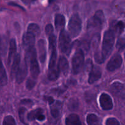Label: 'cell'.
<instances>
[{
	"mask_svg": "<svg viewBox=\"0 0 125 125\" xmlns=\"http://www.w3.org/2000/svg\"><path fill=\"white\" fill-rule=\"evenodd\" d=\"M115 34L111 29L106 31L104 34L101 54L104 60L111 54L115 42Z\"/></svg>",
	"mask_w": 125,
	"mask_h": 125,
	"instance_id": "cell-1",
	"label": "cell"
},
{
	"mask_svg": "<svg viewBox=\"0 0 125 125\" xmlns=\"http://www.w3.org/2000/svg\"><path fill=\"white\" fill-rule=\"evenodd\" d=\"M105 20L104 15L103 12L101 10L96 11L94 16L92 17L87 24V29L89 31L100 30L103 26Z\"/></svg>",
	"mask_w": 125,
	"mask_h": 125,
	"instance_id": "cell-2",
	"label": "cell"
},
{
	"mask_svg": "<svg viewBox=\"0 0 125 125\" xmlns=\"http://www.w3.org/2000/svg\"><path fill=\"white\" fill-rule=\"evenodd\" d=\"M72 63L73 74H78L81 72L84 64V54L81 48H78L76 51L72 59Z\"/></svg>",
	"mask_w": 125,
	"mask_h": 125,
	"instance_id": "cell-3",
	"label": "cell"
},
{
	"mask_svg": "<svg viewBox=\"0 0 125 125\" xmlns=\"http://www.w3.org/2000/svg\"><path fill=\"white\" fill-rule=\"evenodd\" d=\"M72 42L69 34L66 31H61L59 39V47L62 52L69 55L72 50Z\"/></svg>",
	"mask_w": 125,
	"mask_h": 125,
	"instance_id": "cell-4",
	"label": "cell"
},
{
	"mask_svg": "<svg viewBox=\"0 0 125 125\" xmlns=\"http://www.w3.org/2000/svg\"><path fill=\"white\" fill-rule=\"evenodd\" d=\"M82 21L78 13L73 15L68 23V31L71 36L73 38L78 37L81 31Z\"/></svg>",
	"mask_w": 125,
	"mask_h": 125,
	"instance_id": "cell-5",
	"label": "cell"
},
{
	"mask_svg": "<svg viewBox=\"0 0 125 125\" xmlns=\"http://www.w3.org/2000/svg\"><path fill=\"white\" fill-rule=\"evenodd\" d=\"M122 64V58L118 54L114 55L106 66V69L109 72H114L116 70L118 69Z\"/></svg>",
	"mask_w": 125,
	"mask_h": 125,
	"instance_id": "cell-6",
	"label": "cell"
},
{
	"mask_svg": "<svg viewBox=\"0 0 125 125\" xmlns=\"http://www.w3.org/2000/svg\"><path fill=\"white\" fill-rule=\"evenodd\" d=\"M111 90L112 94L116 97L125 98V86L120 82H115L111 85Z\"/></svg>",
	"mask_w": 125,
	"mask_h": 125,
	"instance_id": "cell-7",
	"label": "cell"
},
{
	"mask_svg": "<svg viewBox=\"0 0 125 125\" xmlns=\"http://www.w3.org/2000/svg\"><path fill=\"white\" fill-rule=\"evenodd\" d=\"M35 36L30 32H26L23 35L22 39V44L23 46L26 51L34 47V43H35Z\"/></svg>",
	"mask_w": 125,
	"mask_h": 125,
	"instance_id": "cell-8",
	"label": "cell"
},
{
	"mask_svg": "<svg viewBox=\"0 0 125 125\" xmlns=\"http://www.w3.org/2000/svg\"><path fill=\"white\" fill-rule=\"evenodd\" d=\"M100 103L102 109L105 111L112 109L113 107V103L111 96L107 94H102L100 97Z\"/></svg>",
	"mask_w": 125,
	"mask_h": 125,
	"instance_id": "cell-9",
	"label": "cell"
},
{
	"mask_svg": "<svg viewBox=\"0 0 125 125\" xmlns=\"http://www.w3.org/2000/svg\"><path fill=\"white\" fill-rule=\"evenodd\" d=\"M27 74H28V63L24 62V63L20 65L16 75V81L17 83L18 84L21 83L26 77Z\"/></svg>",
	"mask_w": 125,
	"mask_h": 125,
	"instance_id": "cell-10",
	"label": "cell"
},
{
	"mask_svg": "<svg viewBox=\"0 0 125 125\" xmlns=\"http://www.w3.org/2000/svg\"><path fill=\"white\" fill-rule=\"evenodd\" d=\"M101 75H102V72L98 67L95 66L92 67L89 73V78L88 80L89 83L90 84H94L101 78Z\"/></svg>",
	"mask_w": 125,
	"mask_h": 125,
	"instance_id": "cell-11",
	"label": "cell"
},
{
	"mask_svg": "<svg viewBox=\"0 0 125 125\" xmlns=\"http://www.w3.org/2000/svg\"><path fill=\"white\" fill-rule=\"evenodd\" d=\"M30 72L31 77L34 79H37L40 73L39 63L37 61V56H35L31 59L30 62Z\"/></svg>",
	"mask_w": 125,
	"mask_h": 125,
	"instance_id": "cell-12",
	"label": "cell"
},
{
	"mask_svg": "<svg viewBox=\"0 0 125 125\" xmlns=\"http://www.w3.org/2000/svg\"><path fill=\"white\" fill-rule=\"evenodd\" d=\"M43 110L41 108L29 112L27 116V118L29 121H33L34 120H37L39 121H43L45 117L43 114Z\"/></svg>",
	"mask_w": 125,
	"mask_h": 125,
	"instance_id": "cell-13",
	"label": "cell"
},
{
	"mask_svg": "<svg viewBox=\"0 0 125 125\" xmlns=\"http://www.w3.org/2000/svg\"><path fill=\"white\" fill-rule=\"evenodd\" d=\"M38 48H39V58L42 63H44L46 57V42L44 40L41 39L38 42Z\"/></svg>",
	"mask_w": 125,
	"mask_h": 125,
	"instance_id": "cell-14",
	"label": "cell"
},
{
	"mask_svg": "<svg viewBox=\"0 0 125 125\" xmlns=\"http://www.w3.org/2000/svg\"><path fill=\"white\" fill-rule=\"evenodd\" d=\"M20 66V55L17 54L13 59L12 67H11V78L13 79L16 77L17 73Z\"/></svg>",
	"mask_w": 125,
	"mask_h": 125,
	"instance_id": "cell-15",
	"label": "cell"
},
{
	"mask_svg": "<svg viewBox=\"0 0 125 125\" xmlns=\"http://www.w3.org/2000/svg\"><path fill=\"white\" fill-rule=\"evenodd\" d=\"M57 67L60 72H62L64 74H67L68 73L69 70V64L67 59L63 56H61L59 58L57 63Z\"/></svg>",
	"mask_w": 125,
	"mask_h": 125,
	"instance_id": "cell-16",
	"label": "cell"
},
{
	"mask_svg": "<svg viewBox=\"0 0 125 125\" xmlns=\"http://www.w3.org/2000/svg\"><path fill=\"white\" fill-rule=\"evenodd\" d=\"M54 24L57 31H62L65 24V19L63 15L56 14L55 16Z\"/></svg>",
	"mask_w": 125,
	"mask_h": 125,
	"instance_id": "cell-17",
	"label": "cell"
},
{
	"mask_svg": "<svg viewBox=\"0 0 125 125\" xmlns=\"http://www.w3.org/2000/svg\"><path fill=\"white\" fill-rule=\"evenodd\" d=\"M17 52V44L16 41L14 39H12L10 41L9 43V51L8 56V63H10L12 59L16 56Z\"/></svg>",
	"mask_w": 125,
	"mask_h": 125,
	"instance_id": "cell-18",
	"label": "cell"
},
{
	"mask_svg": "<svg viewBox=\"0 0 125 125\" xmlns=\"http://www.w3.org/2000/svg\"><path fill=\"white\" fill-rule=\"evenodd\" d=\"M125 28V23L122 21H115V23H112L111 26V29L113 31L115 34L118 35L122 34Z\"/></svg>",
	"mask_w": 125,
	"mask_h": 125,
	"instance_id": "cell-19",
	"label": "cell"
},
{
	"mask_svg": "<svg viewBox=\"0 0 125 125\" xmlns=\"http://www.w3.org/2000/svg\"><path fill=\"white\" fill-rule=\"evenodd\" d=\"M66 125H81V120L78 115L72 114L67 117L65 120Z\"/></svg>",
	"mask_w": 125,
	"mask_h": 125,
	"instance_id": "cell-20",
	"label": "cell"
},
{
	"mask_svg": "<svg viewBox=\"0 0 125 125\" xmlns=\"http://www.w3.org/2000/svg\"><path fill=\"white\" fill-rule=\"evenodd\" d=\"M61 103L59 101H56L54 103H52L51 105V113L52 117L55 118H57L59 117L61 113Z\"/></svg>",
	"mask_w": 125,
	"mask_h": 125,
	"instance_id": "cell-21",
	"label": "cell"
},
{
	"mask_svg": "<svg viewBox=\"0 0 125 125\" xmlns=\"http://www.w3.org/2000/svg\"><path fill=\"white\" fill-rule=\"evenodd\" d=\"M7 84V76L0 56V85H6Z\"/></svg>",
	"mask_w": 125,
	"mask_h": 125,
	"instance_id": "cell-22",
	"label": "cell"
},
{
	"mask_svg": "<svg viewBox=\"0 0 125 125\" xmlns=\"http://www.w3.org/2000/svg\"><path fill=\"white\" fill-rule=\"evenodd\" d=\"M60 71L59 70L57 65L54 68L49 69L48 74V79L51 81H55L57 80L59 77Z\"/></svg>",
	"mask_w": 125,
	"mask_h": 125,
	"instance_id": "cell-23",
	"label": "cell"
},
{
	"mask_svg": "<svg viewBox=\"0 0 125 125\" xmlns=\"http://www.w3.org/2000/svg\"><path fill=\"white\" fill-rule=\"evenodd\" d=\"M87 122L88 125H100V119L95 114H90L87 117Z\"/></svg>",
	"mask_w": 125,
	"mask_h": 125,
	"instance_id": "cell-24",
	"label": "cell"
},
{
	"mask_svg": "<svg viewBox=\"0 0 125 125\" xmlns=\"http://www.w3.org/2000/svg\"><path fill=\"white\" fill-rule=\"evenodd\" d=\"M27 32L31 33L33 35H35V37H37L38 36L40 33V28H39V26L37 24H35V23H31V24L28 26Z\"/></svg>",
	"mask_w": 125,
	"mask_h": 125,
	"instance_id": "cell-25",
	"label": "cell"
},
{
	"mask_svg": "<svg viewBox=\"0 0 125 125\" xmlns=\"http://www.w3.org/2000/svg\"><path fill=\"white\" fill-rule=\"evenodd\" d=\"M56 61H57V52H56V50H55L51 51V57H50L48 65L49 69H51V68L56 67Z\"/></svg>",
	"mask_w": 125,
	"mask_h": 125,
	"instance_id": "cell-26",
	"label": "cell"
},
{
	"mask_svg": "<svg viewBox=\"0 0 125 125\" xmlns=\"http://www.w3.org/2000/svg\"><path fill=\"white\" fill-rule=\"evenodd\" d=\"M26 109L24 107H21L18 111V114H19V117L20 121L25 125H29L28 123V118L26 117Z\"/></svg>",
	"mask_w": 125,
	"mask_h": 125,
	"instance_id": "cell-27",
	"label": "cell"
},
{
	"mask_svg": "<svg viewBox=\"0 0 125 125\" xmlns=\"http://www.w3.org/2000/svg\"><path fill=\"white\" fill-rule=\"evenodd\" d=\"M49 49L50 51L56 50V38L54 34L49 36Z\"/></svg>",
	"mask_w": 125,
	"mask_h": 125,
	"instance_id": "cell-28",
	"label": "cell"
},
{
	"mask_svg": "<svg viewBox=\"0 0 125 125\" xmlns=\"http://www.w3.org/2000/svg\"><path fill=\"white\" fill-rule=\"evenodd\" d=\"M3 125H17L15 120L11 115H7L3 120Z\"/></svg>",
	"mask_w": 125,
	"mask_h": 125,
	"instance_id": "cell-29",
	"label": "cell"
},
{
	"mask_svg": "<svg viewBox=\"0 0 125 125\" xmlns=\"http://www.w3.org/2000/svg\"><path fill=\"white\" fill-rule=\"evenodd\" d=\"M78 106V102L76 99L72 98L69 101V104H68V107L70 110L73 111V110L76 109Z\"/></svg>",
	"mask_w": 125,
	"mask_h": 125,
	"instance_id": "cell-30",
	"label": "cell"
},
{
	"mask_svg": "<svg viewBox=\"0 0 125 125\" xmlns=\"http://www.w3.org/2000/svg\"><path fill=\"white\" fill-rule=\"evenodd\" d=\"M35 84H36V81H35V79L32 78H29L26 82V88L28 90H32L33 88L35 86Z\"/></svg>",
	"mask_w": 125,
	"mask_h": 125,
	"instance_id": "cell-31",
	"label": "cell"
},
{
	"mask_svg": "<svg viewBox=\"0 0 125 125\" xmlns=\"http://www.w3.org/2000/svg\"><path fill=\"white\" fill-rule=\"evenodd\" d=\"M116 46L119 51H122L125 48V39L123 38H120L118 39Z\"/></svg>",
	"mask_w": 125,
	"mask_h": 125,
	"instance_id": "cell-32",
	"label": "cell"
},
{
	"mask_svg": "<svg viewBox=\"0 0 125 125\" xmlns=\"http://www.w3.org/2000/svg\"><path fill=\"white\" fill-rule=\"evenodd\" d=\"M106 125H120L119 122L115 118H109L106 120Z\"/></svg>",
	"mask_w": 125,
	"mask_h": 125,
	"instance_id": "cell-33",
	"label": "cell"
},
{
	"mask_svg": "<svg viewBox=\"0 0 125 125\" xmlns=\"http://www.w3.org/2000/svg\"><path fill=\"white\" fill-rule=\"evenodd\" d=\"M45 32L48 36L53 34V27L51 24H48L46 25V28H45Z\"/></svg>",
	"mask_w": 125,
	"mask_h": 125,
	"instance_id": "cell-34",
	"label": "cell"
},
{
	"mask_svg": "<svg viewBox=\"0 0 125 125\" xmlns=\"http://www.w3.org/2000/svg\"><path fill=\"white\" fill-rule=\"evenodd\" d=\"M21 103L23 104H26V105H32V101L29 99H24L21 101Z\"/></svg>",
	"mask_w": 125,
	"mask_h": 125,
	"instance_id": "cell-35",
	"label": "cell"
},
{
	"mask_svg": "<svg viewBox=\"0 0 125 125\" xmlns=\"http://www.w3.org/2000/svg\"><path fill=\"white\" fill-rule=\"evenodd\" d=\"M45 99L48 102L50 105H51L52 103H54V99L52 98V97H51V96H46V97L45 98Z\"/></svg>",
	"mask_w": 125,
	"mask_h": 125,
	"instance_id": "cell-36",
	"label": "cell"
},
{
	"mask_svg": "<svg viewBox=\"0 0 125 125\" xmlns=\"http://www.w3.org/2000/svg\"><path fill=\"white\" fill-rule=\"evenodd\" d=\"M34 0H21L22 2L25 4H30L31 2H32Z\"/></svg>",
	"mask_w": 125,
	"mask_h": 125,
	"instance_id": "cell-37",
	"label": "cell"
},
{
	"mask_svg": "<svg viewBox=\"0 0 125 125\" xmlns=\"http://www.w3.org/2000/svg\"><path fill=\"white\" fill-rule=\"evenodd\" d=\"M1 37H0V45H1Z\"/></svg>",
	"mask_w": 125,
	"mask_h": 125,
	"instance_id": "cell-38",
	"label": "cell"
},
{
	"mask_svg": "<svg viewBox=\"0 0 125 125\" xmlns=\"http://www.w3.org/2000/svg\"></svg>",
	"mask_w": 125,
	"mask_h": 125,
	"instance_id": "cell-39",
	"label": "cell"
}]
</instances>
